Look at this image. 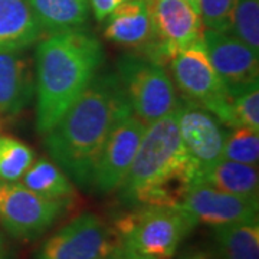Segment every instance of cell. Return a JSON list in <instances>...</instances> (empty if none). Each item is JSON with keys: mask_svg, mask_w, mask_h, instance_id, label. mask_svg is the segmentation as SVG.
Wrapping results in <instances>:
<instances>
[{"mask_svg": "<svg viewBox=\"0 0 259 259\" xmlns=\"http://www.w3.org/2000/svg\"><path fill=\"white\" fill-rule=\"evenodd\" d=\"M131 111L118 75L95 76L45 136L51 158L74 183L93 186L94 170L114 124Z\"/></svg>", "mask_w": 259, "mask_h": 259, "instance_id": "cell-1", "label": "cell"}, {"mask_svg": "<svg viewBox=\"0 0 259 259\" xmlns=\"http://www.w3.org/2000/svg\"><path fill=\"white\" fill-rule=\"evenodd\" d=\"M104 62L101 42L87 30L47 35L36 47V128L47 134L93 82Z\"/></svg>", "mask_w": 259, "mask_h": 259, "instance_id": "cell-2", "label": "cell"}, {"mask_svg": "<svg viewBox=\"0 0 259 259\" xmlns=\"http://www.w3.org/2000/svg\"><path fill=\"white\" fill-rule=\"evenodd\" d=\"M177 110L146 125L136 157L120 186L125 202L176 206L194 180L197 167L182 144Z\"/></svg>", "mask_w": 259, "mask_h": 259, "instance_id": "cell-3", "label": "cell"}, {"mask_svg": "<svg viewBox=\"0 0 259 259\" xmlns=\"http://www.w3.org/2000/svg\"><path fill=\"white\" fill-rule=\"evenodd\" d=\"M197 222L180 206L144 204L115 223L122 248L151 259H170Z\"/></svg>", "mask_w": 259, "mask_h": 259, "instance_id": "cell-4", "label": "cell"}, {"mask_svg": "<svg viewBox=\"0 0 259 259\" xmlns=\"http://www.w3.org/2000/svg\"><path fill=\"white\" fill-rule=\"evenodd\" d=\"M167 65L186 102L209 111L229 128L236 127L232 98L213 68L203 40L177 51Z\"/></svg>", "mask_w": 259, "mask_h": 259, "instance_id": "cell-5", "label": "cell"}, {"mask_svg": "<svg viewBox=\"0 0 259 259\" xmlns=\"http://www.w3.org/2000/svg\"><path fill=\"white\" fill-rule=\"evenodd\" d=\"M117 69L130 108L144 125L176 111L182 104L166 66L147 56H122Z\"/></svg>", "mask_w": 259, "mask_h": 259, "instance_id": "cell-6", "label": "cell"}, {"mask_svg": "<svg viewBox=\"0 0 259 259\" xmlns=\"http://www.w3.org/2000/svg\"><path fill=\"white\" fill-rule=\"evenodd\" d=\"M66 203L42 197L19 182L0 180V225L16 239L33 241L62 214Z\"/></svg>", "mask_w": 259, "mask_h": 259, "instance_id": "cell-7", "label": "cell"}, {"mask_svg": "<svg viewBox=\"0 0 259 259\" xmlns=\"http://www.w3.org/2000/svg\"><path fill=\"white\" fill-rule=\"evenodd\" d=\"M118 246L108 225L87 212L47 239L35 259H107Z\"/></svg>", "mask_w": 259, "mask_h": 259, "instance_id": "cell-8", "label": "cell"}, {"mask_svg": "<svg viewBox=\"0 0 259 259\" xmlns=\"http://www.w3.org/2000/svg\"><path fill=\"white\" fill-rule=\"evenodd\" d=\"M146 2L157 39L148 59L166 66L177 51L203 40L202 18L185 0Z\"/></svg>", "mask_w": 259, "mask_h": 259, "instance_id": "cell-9", "label": "cell"}, {"mask_svg": "<svg viewBox=\"0 0 259 259\" xmlns=\"http://www.w3.org/2000/svg\"><path fill=\"white\" fill-rule=\"evenodd\" d=\"M146 125L127 112L114 124L104 143L94 170L93 186L100 193H111L120 189L139 150Z\"/></svg>", "mask_w": 259, "mask_h": 259, "instance_id": "cell-10", "label": "cell"}, {"mask_svg": "<svg viewBox=\"0 0 259 259\" xmlns=\"http://www.w3.org/2000/svg\"><path fill=\"white\" fill-rule=\"evenodd\" d=\"M203 42L213 68L231 98L258 83V54L231 30L204 29Z\"/></svg>", "mask_w": 259, "mask_h": 259, "instance_id": "cell-11", "label": "cell"}, {"mask_svg": "<svg viewBox=\"0 0 259 259\" xmlns=\"http://www.w3.org/2000/svg\"><path fill=\"white\" fill-rule=\"evenodd\" d=\"M180 206L197 223L210 226L258 222L259 200L226 193L203 182L193 180L180 199Z\"/></svg>", "mask_w": 259, "mask_h": 259, "instance_id": "cell-12", "label": "cell"}, {"mask_svg": "<svg viewBox=\"0 0 259 259\" xmlns=\"http://www.w3.org/2000/svg\"><path fill=\"white\" fill-rule=\"evenodd\" d=\"M177 122L182 144L197 167V173L222 158L226 131L213 114L182 102L177 110Z\"/></svg>", "mask_w": 259, "mask_h": 259, "instance_id": "cell-13", "label": "cell"}, {"mask_svg": "<svg viewBox=\"0 0 259 259\" xmlns=\"http://www.w3.org/2000/svg\"><path fill=\"white\" fill-rule=\"evenodd\" d=\"M36 91L32 61L25 49L0 52V114L18 115Z\"/></svg>", "mask_w": 259, "mask_h": 259, "instance_id": "cell-14", "label": "cell"}, {"mask_svg": "<svg viewBox=\"0 0 259 259\" xmlns=\"http://www.w3.org/2000/svg\"><path fill=\"white\" fill-rule=\"evenodd\" d=\"M107 19L104 36L110 42L136 48L144 54L157 42L146 0L124 2Z\"/></svg>", "mask_w": 259, "mask_h": 259, "instance_id": "cell-15", "label": "cell"}, {"mask_svg": "<svg viewBox=\"0 0 259 259\" xmlns=\"http://www.w3.org/2000/svg\"><path fill=\"white\" fill-rule=\"evenodd\" d=\"M42 37L45 32L28 0H0V52L26 49Z\"/></svg>", "mask_w": 259, "mask_h": 259, "instance_id": "cell-16", "label": "cell"}, {"mask_svg": "<svg viewBox=\"0 0 259 259\" xmlns=\"http://www.w3.org/2000/svg\"><path fill=\"white\" fill-rule=\"evenodd\" d=\"M194 180L203 182L226 193L259 200L258 166L221 158L212 166L200 170Z\"/></svg>", "mask_w": 259, "mask_h": 259, "instance_id": "cell-17", "label": "cell"}, {"mask_svg": "<svg viewBox=\"0 0 259 259\" xmlns=\"http://www.w3.org/2000/svg\"><path fill=\"white\" fill-rule=\"evenodd\" d=\"M214 259H259L258 222H238L212 226Z\"/></svg>", "mask_w": 259, "mask_h": 259, "instance_id": "cell-18", "label": "cell"}, {"mask_svg": "<svg viewBox=\"0 0 259 259\" xmlns=\"http://www.w3.org/2000/svg\"><path fill=\"white\" fill-rule=\"evenodd\" d=\"M45 35L81 28L91 15L90 0H28Z\"/></svg>", "mask_w": 259, "mask_h": 259, "instance_id": "cell-19", "label": "cell"}, {"mask_svg": "<svg viewBox=\"0 0 259 259\" xmlns=\"http://www.w3.org/2000/svg\"><path fill=\"white\" fill-rule=\"evenodd\" d=\"M19 183L42 197L64 203H68L75 194L71 179L48 158L33 161Z\"/></svg>", "mask_w": 259, "mask_h": 259, "instance_id": "cell-20", "label": "cell"}, {"mask_svg": "<svg viewBox=\"0 0 259 259\" xmlns=\"http://www.w3.org/2000/svg\"><path fill=\"white\" fill-rule=\"evenodd\" d=\"M35 161L33 150L23 141L0 134V180L19 182Z\"/></svg>", "mask_w": 259, "mask_h": 259, "instance_id": "cell-21", "label": "cell"}, {"mask_svg": "<svg viewBox=\"0 0 259 259\" xmlns=\"http://www.w3.org/2000/svg\"><path fill=\"white\" fill-rule=\"evenodd\" d=\"M222 158L242 164L258 166L259 131L248 127H235L226 133Z\"/></svg>", "mask_w": 259, "mask_h": 259, "instance_id": "cell-22", "label": "cell"}, {"mask_svg": "<svg viewBox=\"0 0 259 259\" xmlns=\"http://www.w3.org/2000/svg\"><path fill=\"white\" fill-rule=\"evenodd\" d=\"M231 32L259 54V0H235Z\"/></svg>", "mask_w": 259, "mask_h": 259, "instance_id": "cell-23", "label": "cell"}, {"mask_svg": "<svg viewBox=\"0 0 259 259\" xmlns=\"http://www.w3.org/2000/svg\"><path fill=\"white\" fill-rule=\"evenodd\" d=\"M232 112L236 127L259 131V83L232 97Z\"/></svg>", "mask_w": 259, "mask_h": 259, "instance_id": "cell-24", "label": "cell"}, {"mask_svg": "<svg viewBox=\"0 0 259 259\" xmlns=\"http://www.w3.org/2000/svg\"><path fill=\"white\" fill-rule=\"evenodd\" d=\"M204 29L229 32L232 29L235 0H199Z\"/></svg>", "mask_w": 259, "mask_h": 259, "instance_id": "cell-25", "label": "cell"}, {"mask_svg": "<svg viewBox=\"0 0 259 259\" xmlns=\"http://www.w3.org/2000/svg\"><path fill=\"white\" fill-rule=\"evenodd\" d=\"M128 2V0H90V6L93 9L94 16L97 20H105L108 15L121 3Z\"/></svg>", "mask_w": 259, "mask_h": 259, "instance_id": "cell-26", "label": "cell"}, {"mask_svg": "<svg viewBox=\"0 0 259 259\" xmlns=\"http://www.w3.org/2000/svg\"><path fill=\"white\" fill-rule=\"evenodd\" d=\"M180 259H214L212 250L209 248H196L192 246L189 249H186Z\"/></svg>", "mask_w": 259, "mask_h": 259, "instance_id": "cell-27", "label": "cell"}, {"mask_svg": "<svg viewBox=\"0 0 259 259\" xmlns=\"http://www.w3.org/2000/svg\"><path fill=\"white\" fill-rule=\"evenodd\" d=\"M118 253H120L122 259H151L147 258V256H144V255H140V253L134 252V250L125 249V248H122L121 245L118 246Z\"/></svg>", "mask_w": 259, "mask_h": 259, "instance_id": "cell-28", "label": "cell"}, {"mask_svg": "<svg viewBox=\"0 0 259 259\" xmlns=\"http://www.w3.org/2000/svg\"><path fill=\"white\" fill-rule=\"evenodd\" d=\"M186 3H189L192 6V9L196 10L200 15V6H199V0H185Z\"/></svg>", "mask_w": 259, "mask_h": 259, "instance_id": "cell-29", "label": "cell"}, {"mask_svg": "<svg viewBox=\"0 0 259 259\" xmlns=\"http://www.w3.org/2000/svg\"><path fill=\"white\" fill-rule=\"evenodd\" d=\"M0 259H5V245H3L2 236H0Z\"/></svg>", "mask_w": 259, "mask_h": 259, "instance_id": "cell-30", "label": "cell"}, {"mask_svg": "<svg viewBox=\"0 0 259 259\" xmlns=\"http://www.w3.org/2000/svg\"><path fill=\"white\" fill-rule=\"evenodd\" d=\"M107 259H122L121 258L120 253H118V248H117V249H115V252H114V253H111V255H110V256H108Z\"/></svg>", "mask_w": 259, "mask_h": 259, "instance_id": "cell-31", "label": "cell"}]
</instances>
